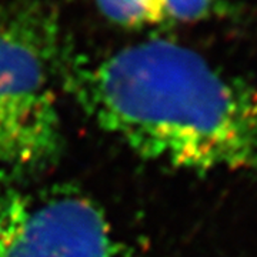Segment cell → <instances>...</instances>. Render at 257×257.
<instances>
[{
  "instance_id": "cell-1",
  "label": "cell",
  "mask_w": 257,
  "mask_h": 257,
  "mask_svg": "<svg viewBox=\"0 0 257 257\" xmlns=\"http://www.w3.org/2000/svg\"><path fill=\"white\" fill-rule=\"evenodd\" d=\"M62 89L146 160L257 173V87L189 47L157 39L99 60L69 53Z\"/></svg>"
},
{
  "instance_id": "cell-2",
  "label": "cell",
  "mask_w": 257,
  "mask_h": 257,
  "mask_svg": "<svg viewBox=\"0 0 257 257\" xmlns=\"http://www.w3.org/2000/svg\"><path fill=\"white\" fill-rule=\"evenodd\" d=\"M69 53L49 8L0 6V186L23 183L62 156L57 87Z\"/></svg>"
},
{
  "instance_id": "cell-3",
  "label": "cell",
  "mask_w": 257,
  "mask_h": 257,
  "mask_svg": "<svg viewBox=\"0 0 257 257\" xmlns=\"http://www.w3.org/2000/svg\"><path fill=\"white\" fill-rule=\"evenodd\" d=\"M0 257H138L90 196L0 186Z\"/></svg>"
},
{
  "instance_id": "cell-4",
  "label": "cell",
  "mask_w": 257,
  "mask_h": 257,
  "mask_svg": "<svg viewBox=\"0 0 257 257\" xmlns=\"http://www.w3.org/2000/svg\"><path fill=\"white\" fill-rule=\"evenodd\" d=\"M101 13L126 28L165 23L160 0H96Z\"/></svg>"
},
{
  "instance_id": "cell-5",
  "label": "cell",
  "mask_w": 257,
  "mask_h": 257,
  "mask_svg": "<svg viewBox=\"0 0 257 257\" xmlns=\"http://www.w3.org/2000/svg\"><path fill=\"white\" fill-rule=\"evenodd\" d=\"M165 23H187L207 18L217 0H160Z\"/></svg>"
}]
</instances>
